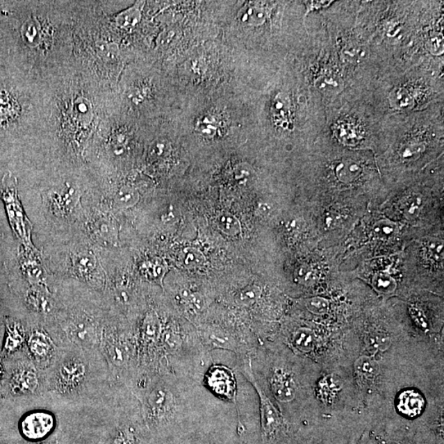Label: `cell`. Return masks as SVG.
I'll return each mask as SVG.
<instances>
[{"label":"cell","mask_w":444,"mask_h":444,"mask_svg":"<svg viewBox=\"0 0 444 444\" xmlns=\"http://www.w3.org/2000/svg\"><path fill=\"white\" fill-rule=\"evenodd\" d=\"M297 279L302 284H311L313 281V273L309 269L302 268L297 272Z\"/></svg>","instance_id":"obj_35"},{"label":"cell","mask_w":444,"mask_h":444,"mask_svg":"<svg viewBox=\"0 0 444 444\" xmlns=\"http://www.w3.org/2000/svg\"><path fill=\"white\" fill-rule=\"evenodd\" d=\"M443 244L438 241H434L433 242L431 245H430L429 246L430 253H431V255L435 260H443Z\"/></svg>","instance_id":"obj_36"},{"label":"cell","mask_w":444,"mask_h":444,"mask_svg":"<svg viewBox=\"0 0 444 444\" xmlns=\"http://www.w3.org/2000/svg\"><path fill=\"white\" fill-rule=\"evenodd\" d=\"M141 275L147 281L154 282L163 286V280L167 269H165L163 260L158 258L147 259L141 263Z\"/></svg>","instance_id":"obj_21"},{"label":"cell","mask_w":444,"mask_h":444,"mask_svg":"<svg viewBox=\"0 0 444 444\" xmlns=\"http://www.w3.org/2000/svg\"><path fill=\"white\" fill-rule=\"evenodd\" d=\"M42 197L49 217L61 222L76 216L81 203L79 191L68 183L44 192Z\"/></svg>","instance_id":"obj_13"},{"label":"cell","mask_w":444,"mask_h":444,"mask_svg":"<svg viewBox=\"0 0 444 444\" xmlns=\"http://www.w3.org/2000/svg\"><path fill=\"white\" fill-rule=\"evenodd\" d=\"M65 271L69 277L83 281L97 293L101 294L104 290V267L95 249L88 245H78L67 252Z\"/></svg>","instance_id":"obj_6"},{"label":"cell","mask_w":444,"mask_h":444,"mask_svg":"<svg viewBox=\"0 0 444 444\" xmlns=\"http://www.w3.org/2000/svg\"><path fill=\"white\" fill-rule=\"evenodd\" d=\"M196 327L197 335L206 351L214 350L234 353L238 359L252 357L261 342L251 329L234 321L202 322Z\"/></svg>","instance_id":"obj_5"},{"label":"cell","mask_w":444,"mask_h":444,"mask_svg":"<svg viewBox=\"0 0 444 444\" xmlns=\"http://www.w3.org/2000/svg\"><path fill=\"white\" fill-rule=\"evenodd\" d=\"M366 343L371 352H384L389 347L391 340L384 335L373 334L368 338Z\"/></svg>","instance_id":"obj_30"},{"label":"cell","mask_w":444,"mask_h":444,"mask_svg":"<svg viewBox=\"0 0 444 444\" xmlns=\"http://www.w3.org/2000/svg\"><path fill=\"white\" fill-rule=\"evenodd\" d=\"M110 313L101 303H63L52 334L60 347L73 345L86 352H100Z\"/></svg>","instance_id":"obj_3"},{"label":"cell","mask_w":444,"mask_h":444,"mask_svg":"<svg viewBox=\"0 0 444 444\" xmlns=\"http://www.w3.org/2000/svg\"><path fill=\"white\" fill-rule=\"evenodd\" d=\"M425 399L414 390H406L398 397L397 408L402 414L408 417H416L422 412Z\"/></svg>","instance_id":"obj_18"},{"label":"cell","mask_w":444,"mask_h":444,"mask_svg":"<svg viewBox=\"0 0 444 444\" xmlns=\"http://www.w3.org/2000/svg\"><path fill=\"white\" fill-rule=\"evenodd\" d=\"M44 372L47 393L63 401H96L114 387L101 352H83L73 345L60 347L53 364Z\"/></svg>","instance_id":"obj_2"},{"label":"cell","mask_w":444,"mask_h":444,"mask_svg":"<svg viewBox=\"0 0 444 444\" xmlns=\"http://www.w3.org/2000/svg\"><path fill=\"white\" fill-rule=\"evenodd\" d=\"M3 195L6 203L8 217L12 224L13 230L17 236L24 242L26 249H33V245L31 242V225L28 219L25 217L24 211L21 207L17 196L16 179L10 174H6L3 179Z\"/></svg>","instance_id":"obj_14"},{"label":"cell","mask_w":444,"mask_h":444,"mask_svg":"<svg viewBox=\"0 0 444 444\" xmlns=\"http://www.w3.org/2000/svg\"><path fill=\"white\" fill-rule=\"evenodd\" d=\"M263 290L261 286L249 284L232 295V303L240 309H249L257 306L261 300Z\"/></svg>","instance_id":"obj_19"},{"label":"cell","mask_w":444,"mask_h":444,"mask_svg":"<svg viewBox=\"0 0 444 444\" xmlns=\"http://www.w3.org/2000/svg\"><path fill=\"white\" fill-rule=\"evenodd\" d=\"M397 230L396 224L388 221V220H383L376 224L375 227V231L377 235L381 238H388L394 236Z\"/></svg>","instance_id":"obj_31"},{"label":"cell","mask_w":444,"mask_h":444,"mask_svg":"<svg viewBox=\"0 0 444 444\" xmlns=\"http://www.w3.org/2000/svg\"><path fill=\"white\" fill-rule=\"evenodd\" d=\"M56 427V417L47 411H35L22 419L20 430L26 438L40 441L48 437Z\"/></svg>","instance_id":"obj_15"},{"label":"cell","mask_w":444,"mask_h":444,"mask_svg":"<svg viewBox=\"0 0 444 444\" xmlns=\"http://www.w3.org/2000/svg\"><path fill=\"white\" fill-rule=\"evenodd\" d=\"M100 352L111 384L129 388L138 368L135 325L110 315L103 331Z\"/></svg>","instance_id":"obj_4"},{"label":"cell","mask_w":444,"mask_h":444,"mask_svg":"<svg viewBox=\"0 0 444 444\" xmlns=\"http://www.w3.org/2000/svg\"><path fill=\"white\" fill-rule=\"evenodd\" d=\"M183 263L188 268L199 267L205 261L204 255L194 248H188L183 250Z\"/></svg>","instance_id":"obj_29"},{"label":"cell","mask_w":444,"mask_h":444,"mask_svg":"<svg viewBox=\"0 0 444 444\" xmlns=\"http://www.w3.org/2000/svg\"><path fill=\"white\" fill-rule=\"evenodd\" d=\"M73 444H89L86 442H83V439H79L77 442L74 443Z\"/></svg>","instance_id":"obj_39"},{"label":"cell","mask_w":444,"mask_h":444,"mask_svg":"<svg viewBox=\"0 0 444 444\" xmlns=\"http://www.w3.org/2000/svg\"><path fill=\"white\" fill-rule=\"evenodd\" d=\"M373 284L376 290L384 295L393 294L397 289V282L387 274H378L374 277Z\"/></svg>","instance_id":"obj_27"},{"label":"cell","mask_w":444,"mask_h":444,"mask_svg":"<svg viewBox=\"0 0 444 444\" xmlns=\"http://www.w3.org/2000/svg\"><path fill=\"white\" fill-rule=\"evenodd\" d=\"M83 216L84 230L92 243L101 248L117 245L118 224L110 210L100 205L88 210Z\"/></svg>","instance_id":"obj_9"},{"label":"cell","mask_w":444,"mask_h":444,"mask_svg":"<svg viewBox=\"0 0 444 444\" xmlns=\"http://www.w3.org/2000/svg\"><path fill=\"white\" fill-rule=\"evenodd\" d=\"M266 371L269 390L278 404L289 406L297 398L299 387L293 369L280 359H273Z\"/></svg>","instance_id":"obj_10"},{"label":"cell","mask_w":444,"mask_h":444,"mask_svg":"<svg viewBox=\"0 0 444 444\" xmlns=\"http://www.w3.org/2000/svg\"><path fill=\"white\" fill-rule=\"evenodd\" d=\"M28 256L22 257V267L24 275L31 286L48 287L42 263L39 258L38 251L34 249L25 250Z\"/></svg>","instance_id":"obj_17"},{"label":"cell","mask_w":444,"mask_h":444,"mask_svg":"<svg viewBox=\"0 0 444 444\" xmlns=\"http://www.w3.org/2000/svg\"><path fill=\"white\" fill-rule=\"evenodd\" d=\"M140 199L139 192L135 188L124 186L116 191L111 203L113 207L119 209H128L134 207Z\"/></svg>","instance_id":"obj_23"},{"label":"cell","mask_w":444,"mask_h":444,"mask_svg":"<svg viewBox=\"0 0 444 444\" xmlns=\"http://www.w3.org/2000/svg\"><path fill=\"white\" fill-rule=\"evenodd\" d=\"M16 361L8 381V393L15 397H38L46 393L44 372L38 369L25 351Z\"/></svg>","instance_id":"obj_8"},{"label":"cell","mask_w":444,"mask_h":444,"mask_svg":"<svg viewBox=\"0 0 444 444\" xmlns=\"http://www.w3.org/2000/svg\"><path fill=\"white\" fill-rule=\"evenodd\" d=\"M60 347L43 324H35L29 327L25 352L40 370L46 371L51 367Z\"/></svg>","instance_id":"obj_11"},{"label":"cell","mask_w":444,"mask_h":444,"mask_svg":"<svg viewBox=\"0 0 444 444\" xmlns=\"http://www.w3.org/2000/svg\"><path fill=\"white\" fill-rule=\"evenodd\" d=\"M338 386L331 378L322 380L320 385V391L324 400H330L338 393Z\"/></svg>","instance_id":"obj_32"},{"label":"cell","mask_w":444,"mask_h":444,"mask_svg":"<svg viewBox=\"0 0 444 444\" xmlns=\"http://www.w3.org/2000/svg\"><path fill=\"white\" fill-rule=\"evenodd\" d=\"M140 405L150 431L161 432L190 419L205 408L203 385L191 379L161 370L138 372L128 388Z\"/></svg>","instance_id":"obj_1"},{"label":"cell","mask_w":444,"mask_h":444,"mask_svg":"<svg viewBox=\"0 0 444 444\" xmlns=\"http://www.w3.org/2000/svg\"><path fill=\"white\" fill-rule=\"evenodd\" d=\"M290 347L302 353H309L315 350L317 345V336L309 327H298L290 335Z\"/></svg>","instance_id":"obj_20"},{"label":"cell","mask_w":444,"mask_h":444,"mask_svg":"<svg viewBox=\"0 0 444 444\" xmlns=\"http://www.w3.org/2000/svg\"><path fill=\"white\" fill-rule=\"evenodd\" d=\"M307 6V13L306 16L308 15V13L313 10H318V8H324L325 6H329L331 2L329 1H311V2H306Z\"/></svg>","instance_id":"obj_37"},{"label":"cell","mask_w":444,"mask_h":444,"mask_svg":"<svg viewBox=\"0 0 444 444\" xmlns=\"http://www.w3.org/2000/svg\"><path fill=\"white\" fill-rule=\"evenodd\" d=\"M28 329L20 322L8 318L6 320L2 356L8 357L25 351Z\"/></svg>","instance_id":"obj_16"},{"label":"cell","mask_w":444,"mask_h":444,"mask_svg":"<svg viewBox=\"0 0 444 444\" xmlns=\"http://www.w3.org/2000/svg\"><path fill=\"white\" fill-rule=\"evenodd\" d=\"M202 385L220 401L234 405L236 408L238 418L240 419V411L237 404V383L234 371L226 365L213 363L205 372Z\"/></svg>","instance_id":"obj_12"},{"label":"cell","mask_w":444,"mask_h":444,"mask_svg":"<svg viewBox=\"0 0 444 444\" xmlns=\"http://www.w3.org/2000/svg\"><path fill=\"white\" fill-rule=\"evenodd\" d=\"M236 370L243 375L258 393L263 438L267 441H274L285 431L286 422L283 416L255 378L251 357L236 360Z\"/></svg>","instance_id":"obj_7"},{"label":"cell","mask_w":444,"mask_h":444,"mask_svg":"<svg viewBox=\"0 0 444 444\" xmlns=\"http://www.w3.org/2000/svg\"><path fill=\"white\" fill-rule=\"evenodd\" d=\"M425 150V146L421 143H413V145H406L402 151L403 158H410L414 156L419 155Z\"/></svg>","instance_id":"obj_33"},{"label":"cell","mask_w":444,"mask_h":444,"mask_svg":"<svg viewBox=\"0 0 444 444\" xmlns=\"http://www.w3.org/2000/svg\"><path fill=\"white\" fill-rule=\"evenodd\" d=\"M306 307L313 315H324L329 311V300L322 297H313L306 300Z\"/></svg>","instance_id":"obj_28"},{"label":"cell","mask_w":444,"mask_h":444,"mask_svg":"<svg viewBox=\"0 0 444 444\" xmlns=\"http://www.w3.org/2000/svg\"><path fill=\"white\" fill-rule=\"evenodd\" d=\"M355 371L359 379L365 382H371L379 373V365L372 357L361 356L355 363Z\"/></svg>","instance_id":"obj_22"},{"label":"cell","mask_w":444,"mask_h":444,"mask_svg":"<svg viewBox=\"0 0 444 444\" xmlns=\"http://www.w3.org/2000/svg\"><path fill=\"white\" fill-rule=\"evenodd\" d=\"M362 168L356 161H343L336 167V174L340 181L351 183L360 176Z\"/></svg>","instance_id":"obj_24"},{"label":"cell","mask_w":444,"mask_h":444,"mask_svg":"<svg viewBox=\"0 0 444 444\" xmlns=\"http://www.w3.org/2000/svg\"><path fill=\"white\" fill-rule=\"evenodd\" d=\"M217 225L224 234L236 236L241 233V225L235 216L231 214L223 213L217 218Z\"/></svg>","instance_id":"obj_25"},{"label":"cell","mask_w":444,"mask_h":444,"mask_svg":"<svg viewBox=\"0 0 444 444\" xmlns=\"http://www.w3.org/2000/svg\"><path fill=\"white\" fill-rule=\"evenodd\" d=\"M10 96L6 92H0V118L3 120L17 114V104Z\"/></svg>","instance_id":"obj_26"},{"label":"cell","mask_w":444,"mask_h":444,"mask_svg":"<svg viewBox=\"0 0 444 444\" xmlns=\"http://www.w3.org/2000/svg\"><path fill=\"white\" fill-rule=\"evenodd\" d=\"M420 200L419 199H412L411 201L408 202L406 208V213L408 217L415 218L418 216L419 211H420Z\"/></svg>","instance_id":"obj_34"},{"label":"cell","mask_w":444,"mask_h":444,"mask_svg":"<svg viewBox=\"0 0 444 444\" xmlns=\"http://www.w3.org/2000/svg\"><path fill=\"white\" fill-rule=\"evenodd\" d=\"M258 210L260 214L263 215V216H266L270 213L271 208L267 204H262L258 206Z\"/></svg>","instance_id":"obj_38"}]
</instances>
